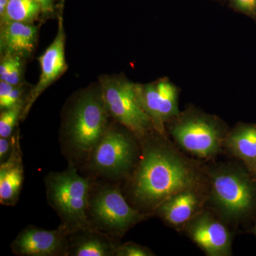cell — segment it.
Here are the masks:
<instances>
[{
	"instance_id": "1",
	"label": "cell",
	"mask_w": 256,
	"mask_h": 256,
	"mask_svg": "<svg viewBox=\"0 0 256 256\" xmlns=\"http://www.w3.org/2000/svg\"><path fill=\"white\" fill-rule=\"evenodd\" d=\"M150 136L142 140V154L133 174L130 193L138 206L156 210L175 194L201 188L202 184L201 174L191 162L173 146Z\"/></svg>"
},
{
	"instance_id": "2",
	"label": "cell",
	"mask_w": 256,
	"mask_h": 256,
	"mask_svg": "<svg viewBox=\"0 0 256 256\" xmlns=\"http://www.w3.org/2000/svg\"><path fill=\"white\" fill-rule=\"evenodd\" d=\"M110 118L99 85L87 88L72 98L60 128V141L70 163L88 162L111 126Z\"/></svg>"
},
{
	"instance_id": "3",
	"label": "cell",
	"mask_w": 256,
	"mask_h": 256,
	"mask_svg": "<svg viewBox=\"0 0 256 256\" xmlns=\"http://www.w3.org/2000/svg\"><path fill=\"white\" fill-rule=\"evenodd\" d=\"M48 204L58 214L69 234L88 228V208L90 200L88 178L77 172L75 165L60 172H50L45 178Z\"/></svg>"
},
{
	"instance_id": "4",
	"label": "cell",
	"mask_w": 256,
	"mask_h": 256,
	"mask_svg": "<svg viewBox=\"0 0 256 256\" xmlns=\"http://www.w3.org/2000/svg\"><path fill=\"white\" fill-rule=\"evenodd\" d=\"M210 185L212 202L227 220H244L255 210L256 182L242 168H218L210 174Z\"/></svg>"
},
{
	"instance_id": "5",
	"label": "cell",
	"mask_w": 256,
	"mask_h": 256,
	"mask_svg": "<svg viewBox=\"0 0 256 256\" xmlns=\"http://www.w3.org/2000/svg\"><path fill=\"white\" fill-rule=\"evenodd\" d=\"M99 86L108 110L116 122L127 128L139 140L156 130L140 105L136 84L122 76L105 75L99 78Z\"/></svg>"
},
{
	"instance_id": "6",
	"label": "cell",
	"mask_w": 256,
	"mask_h": 256,
	"mask_svg": "<svg viewBox=\"0 0 256 256\" xmlns=\"http://www.w3.org/2000/svg\"><path fill=\"white\" fill-rule=\"evenodd\" d=\"M148 216L130 206L119 188L114 186L100 188L89 200L88 218L90 228L110 236H122L146 220Z\"/></svg>"
},
{
	"instance_id": "7",
	"label": "cell",
	"mask_w": 256,
	"mask_h": 256,
	"mask_svg": "<svg viewBox=\"0 0 256 256\" xmlns=\"http://www.w3.org/2000/svg\"><path fill=\"white\" fill-rule=\"evenodd\" d=\"M111 126L92 151L88 164L96 174L120 178L128 174L137 162L138 148L134 134Z\"/></svg>"
},
{
	"instance_id": "8",
	"label": "cell",
	"mask_w": 256,
	"mask_h": 256,
	"mask_svg": "<svg viewBox=\"0 0 256 256\" xmlns=\"http://www.w3.org/2000/svg\"><path fill=\"white\" fill-rule=\"evenodd\" d=\"M171 134L184 150L206 159L220 153L227 136L220 121L204 114L180 118L172 126Z\"/></svg>"
},
{
	"instance_id": "9",
	"label": "cell",
	"mask_w": 256,
	"mask_h": 256,
	"mask_svg": "<svg viewBox=\"0 0 256 256\" xmlns=\"http://www.w3.org/2000/svg\"><path fill=\"white\" fill-rule=\"evenodd\" d=\"M140 105L149 116L154 129L164 133V124L178 116V88L168 79L136 84Z\"/></svg>"
},
{
	"instance_id": "10",
	"label": "cell",
	"mask_w": 256,
	"mask_h": 256,
	"mask_svg": "<svg viewBox=\"0 0 256 256\" xmlns=\"http://www.w3.org/2000/svg\"><path fill=\"white\" fill-rule=\"evenodd\" d=\"M65 46L66 33L62 9L58 14V28L55 38L43 54L38 58L41 74L36 85L32 88L26 96L21 118H26L32 106L40 96L66 72Z\"/></svg>"
},
{
	"instance_id": "11",
	"label": "cell",
	"mask_w": 256,
	"mask_h": 256,
	"mask_svg": "<svg viewBox=\"0 0 256 256\" xmlns=\"http://www.w3.org/2000/svg\"><path fill=\"white\" fill-rule=\"evenodd\" d=\"M68 234L62 224L55 230L30 226L14 239L12 250L21 256H67Z\"/></svg>"
},
{
	"instance_id": "12",
	"label": "cell",
	"mask_w": 256,
	"mask_h": 256,
	"mask_svg": "<svg viewBox=\"0 0 256 256\" xmlns=\"http://www.w3.org/2000/svg\"><path fill=\"white\" fill-rule=\"evenodd\" d=\"M183 228L207 256L232 255V234L226 226L210 212L202 210Z\"/></svg>"
},
{
	"instance_id": "13",
	"label": "cell",
	"mask_w": 256,
	"mask_h": 256,
	"mask_svg": "<svg viewBox=\"0 0 256 256\" xmlns=\"http://www.w3.org/2000/svg\"><path fill=\"white\" fill-rule=\"evenodd\" d=\"M204 196L201 188H188L166 198L156 210L170 225L184 227L203 210Z\"/></svg>"
},
{
	"instance_id": "14",
	"label": "cell",
	"mask_w": 256,
	"mask_h": 256,
	"mask_svg": "<svg viewBox=\"0 0 256 256\" xmlns=\"http://www.w3.org/2000/svg\"><path fill=\"white\" fill-rule=\"evenodd\" d=\"M0 24L1 56H18L26 60L31 58L38 42L40 26L15 22Z\"/></svg>"
},
{
	"instance_id": "15",
	"label": "cell",
	"mask_w": 256,
	"mask_h": 256,
	"mask_svg": "<svg viewBox=\"0 0 256 256\" xmlns=\"http://www.w3.org/2000/svg\"><path fill=\"white\" fill-rule=\"evenodd\" d=\"M118 246L114 237L88 227L68 234L67 256H114Z\"/></svg>"
},
{
	"instance_id": "16",
	"label": "cell",
	"mask_w": 256,
	"mask_h": 256,
	"mask_svg": "<svg viewBox=\"0 0 256 256\" xmlns=\"http://www.w3.org/2000/svg\"><path fill=\"white\" fill-rule=\"evenodd\" d=\"M24 181L18 136L9 159L0 166V202L6 206H14L21 193Z\"/></svg>"
},
{
	"instance_id": "17",
	"label": "cell",
	"mask_w": 256,
	"mask_h": 256,
	"mask_svg": "<svg viewBox=\"0 0 256 256\" xmlns=\"http://www.w3.org/2000/svg\"><path fill=\"white\" fill-rule=\"evenodd\" d=\"M224 146L244 162L252 174L256 169V124H239L227 134Z\"/></svg>"
},
{
	"instance_id": "18",
	"label": "cell",
	"mask_w": 256,
	"mask_h": 256,
	"mask_svg": "<svg viewBox=\"0 0 256 256\" xmlns=\"http://www.w3.org/2000/svg\"><path fill=\"white\" fill-rule=\"evenodd\" d=\"M44 15L46 14L41 5L33 0H9L4 15L0 18V24L11 22L34 24Z\"/></svg>"
},
{
	"instance_id": "19",
	"label": "cell",
	"mask_w": 256,
	"mask_h": 256,
	"mask_svg": "<svg viewBox=\"0 0 256 256\" xmlns=\"http://www.w3.org/2000/svg\"><path fill=\"white\" fill-rule=\"evenodd\" d=\"M25 100L20 101L16 105L1 111L0 114V138H10L12 136L14 128L18 124V120L21 118Z\"/></svg>"
},
{
	"instance_id": "20",
	"label": "cell",
	"mask_w": 256,
	"mask_h": 256,
	"mask_svg": "<svg viewBox=\"0 0 256 256\" xmlns=\"http://www.w3.org/2000/svg\"><path fill=\"white\" fill-rule=\"evenodd\" d=\"M26 84L14 86L0 80V109L1 111L10 108L26 98H24L26 90Z\"/></svg>"
},
{
	"instance_id": "21",
	"label": "cell",
	"mask_w": 256,
	"mask_h": 256,
	"mask_svg": "<svg viewBox=\"0 0 256 256\" xmlns=\"http://www.w3.org/2000/svg\"><path fill=\"white\" fill-rule=\"evenodd\" d=\"M154 256L148 248L132 242L119 245L116 250V256Z\"/></svg>"
},
{
	"instance_id": "22",
	"label": "cell",
	"mask_w": 256,
	"mask_h": 256,
	"mask_svg": "<svg viewBox=\"0 0 256 256\" xmlns=\"http://www.w3.org/2000/svg\"><path fill=\"white\" fill-rule=\"evenodd\" d=\"M18 138V134L16 138H15L14 136H12L10 138H0V162H1V164L5 162L11 156Z\"/></svg>"
},
{
	"instance_id": "23",
	"label": "cell",
	"mask_w": 256,
	"mask_h": 256,
	"mask_svg": "<svg viewBox=\"0 0 256 256\" xmlns=\"http://www.w3.org/2000/svg\"><path fill=\"white\" fill-rule=\"evenodd\" d=\"M232 4L238 11L256 18V0H232Z\"/></svg>"
},
{
	"instance_id": "24",
	"label": "cell",
	"mask_w": 256,
	"mask_h": 256,
	"mask_svg": "<svg viewBox=\"0 0 256 256\" xmlns=\"http://www.w3.org/2000/svg\"><path fill=\"white\" fill-rule=\"evenodd\" d=\"M41 5L45 14L48 15L54 12L56 8L63 6L64 0H33Z\"/></svg>"
},
{
	"instance_id": "25",
	"label": "cell",
	"mask_w": 256,
	"mask_h": 256,
	"mask_svg": "<svg viewBox=\"0 0 256 256\" xmlns=\"http://www.w3.org/2000/svg\"><path fill=\"white\" fill-rule=\"evenodd\" d=\"M9 0H0V18L4 15L6 8H8Z\"/></svg>"
},
{
	"instance_id": "26",
	"label": "cell",
	"mask_w": 256,
	"mask_h": 256,
	"mask_svg": "<svg viewBox=\"0 0 256 256\" xmlns=\"http://www.w3.org/2000/svg\"><path fill=\"white\" fill-rule=\"evenodd\" d=\"M252 233L255 234L256 236V226L254 227V230H252Z\"/></svg>"
},
{
	"instance_id": "27",
	"label": "cell",
	"mask_w": 256,
	"mask_h": 256,
	"mask_svg": "<svg viewBox=\"0 0 256 256\" xmlns=\"http://www.w3.org/2000/svg\"><path fill=\"white\" fill-rule=\"evenodd\" d=\"M252 174H254V176H255V181L256 182V169L255 170V171H254V172L252 173Z\"/></svg>"
}]
</instances>
